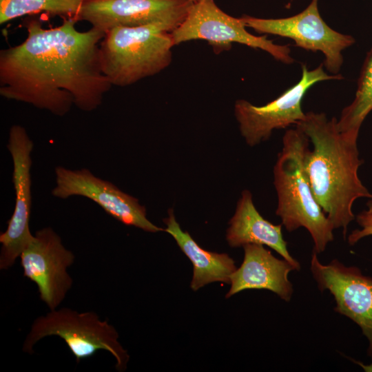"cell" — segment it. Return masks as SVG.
<instances>
[{
  "instance_id": "15",
  "label": "cell",
  "mask_w": 372,
  "mask_h": 372,
  "mask_svg": "<svg viewBox=\"0 0 372 372\" xmlns=\"http://www.w3.org/2000/svg\"><path fill=\"white\" fill-rule=\"evenodd\" d=\"M229 224L226 239L231 247H243L247 244L266 245L290 262L296 270L300 269L299 262L288 251L287 242L282 232V225H274L260 215L249 190L242 192Z\"/></svg>"
},
{
  "instance_id": "14",
  "label": "cell",
  "mask_w": 372,
  "mask_h": 372,
  "mask_svg": "<svg viewBox=\"0 0 372 372\" xmlns=\"http://www.w3.org/2000/svg\"><path fill=\"white\" fill-rule=\"evenodd\" d=\"M243 248V262L231 274L225 298L245 289H267L289 302L293 289L288 275L296 270L294 267L284 258H276L262 245L247 244Z\"/></svg>"
},
{
  "instance_id": "4",
  "label": "cell",
  "mask_w": 372,
  "mask_h": 372,
  "mask_svg": "<svg viewBox=\"0 0 372 372\" xmlns=\"http://www.w3.org/2000/svg\"><path fill=\"white\" fill-rule=\"evenodd\" d=\"M174 30L165 23H154L107 30L100 43V55L102 70L112 85H130L168 67Z\"/></svg>"
},
{
  "instance_id": "7",
  "label": "cell",
  "mask_w": 372,
  "mask_h": 372,
  "mask_svg": "<svg viewBox=\"0 0 372 372\" xmlns=\"http://www.w3.org/2000/svg\"><path fill=\"white\" fill-rule=\"evenodd\" d=\"M343 78L340 74H327L323 63L312 70L302 64L300 81L268 103L256 106L243 99L237 100L234 114L246 143L254 146L269 139L273 130L296 125L306 116L302 101L307 90L318 82Z\"/></svg>"
},
{
  "instance_id": "8",
  "label": "cell",
  "mask_w": 372,
  "mask_h": 372,
  "mask_svg": "<svg viewBox=\"0 0 372 372\" xmlns=\"http://www.w3.org/2000/svg\"><path fill=\"white\" fill-rule=\"evenodd\" d=\"M247 28L260 34H274L292 39L296 46L324 55L323 65L337 74L343 63L342 52L355 40L348 34L330 28L322 18L318 0H311L300 13L279 19H262L244 14L241 17Z\"/></svg>"
},
{
  "instance_id": "16",
  "label": "cell",
  "mask_w": 372,
  "mask_h": 372,
  "mask_svg": "<svg viewBox=\"0 0 372 372\" xmlns=\"http://www.w3.org/2000/svg\"><path fill=\"white\" fill-rule=\"evenodd\" d=\"M168 214V217L163 219L167 226L164 231L174 238L193 265L191 289L197 291L214 282L230 284V277L237 269L235 261L227 254H218L203 249L187 231L181 229L173 209H169Z\"/></svg>"
},
{
  "instance_id": "2",
  "label": "cell",
  "mask_w": 372,
  "mask_h": 372,
  "mask_svg": "<svg viewBox=\"0 0 372 372\" xmlns=\"http://www.w3.org/2000/svg\"><path fill=\"white\" fill-rule=\"evenodd\" d=\"M337 118L329 119L324 113L309 112L296 127L309 139L304 154V167L314 197L332 223L342 228L345 238L349 223L355 218L354 202L372 198L362 183L358 169L364 161L360 158L358 141L342 134Z\"/></svg>"
},
{
  "instance_id": "19",
  "label": "cell",
  "mask_w": 372,
  "mask_h": 372,
  "mask_svg": "<svg viewBox=\"0 0 372 372\" xmlns=\"http://www.w3.org/2000/svg\"><path fill=\"white\" fill-rule=\"evenodd\" d=\"M366 205V209L355 218L360 229H354L349 234L347 242L350 245H354L361 239L372 236V198H369Z\"/></svg>"
},
{
  "instance_id": "21",
  "label": "cell",
  "mask_w": 372,
  "mask_h": 372,
  "mask_svg": "<svg viewBox=\"0 0 372 372\" xmlns=\"http://www.w3.org/2000/svg\"><path fill=\"white\" fill-rule=\"evenodd\" d=\"M189 1H192V2H194V1H196L197 0H189Z\"/></svg>"
},
{
  "instance_id": "6",
  "label": "cell",
  "mask_w": 372,
  "mask_h": 372,
  "mask_svg": "<svg viewBox=\"0 0 372 372\" xmlns=\"http://www.w3.org/2000/svg\"><path fill=\"white\" fill-rule=\"evenodd\" d=\"M246 28L242 17L227 14L214 0H197L180 25L172 32V37L174 45L193 40H205L217 48L238 43L264 50L284 63L294 61L288 45L276 44L266 36H255Z\"/></svg>"
},
{
  "instance_id": "5",
  "label": "cell",
  "mask_w": 372,
  "mask_h": 372,
  "mask_svg": "<svg viewBox=\"0 0 372 372\" xmlns=\"http://www.w3.org/2000/svg\"><path fill=\"white\" fill-rule=\"evenodd\" d=\"M48 336L63 339L76 363L104 350L115 358L118 371L127 368L130 356L118 340L117 331L108 320H101L93 311L78 312L63 307L38 317L23 342V351L33 353L34 344Z\"/></svg>"
},
{
  "instance_id": "3",
  "label": "cell",
  "mask_w": 372,
  "mask_h": 372,
  "mask_svg": "<svg viewBox=\"0 0 372 372\" xmlns=\"http://www.w3.org/2000/svg\"><path fill=\"white\" fill-rule=\"evenodd\" d=\"M308 137L298 128L287 130L282 148L273 167V184L278 196L276 214L291 232L304 227L313 242V252H323L333 241L334 229L317 203L304 167V154Z\"/></svg>"
},
{
  "instance_id": "13",
  "label": "cell",
  "mask_w": 372,
  "mask_h": 372,
  "mask_svg": "<svg viewBox=\"0 0 372 372\" xmlns=\"http://www.w3.org/2000/svg\"><path fill=\"white\" fill-rule=\"evenodd\" d=\"M192 3L189 0H83L78 19L105 32L114 27L154 23L175 30Z\"/></svg>"
},
{
  "instance_id": "17",
  "label": "cell",
  "mask_w": 372,
  "mask_h": 372,
  "mask_svg": "<svg viewBox=\"0 0 372 372\" xmlns=\"http://www.w3.org/2000/svg\"><path fill=\"white\" fill-rule=\"evenodd\" d=\"M372 111V48L367 52L358 80L353 101L342 111L337 120L339 131L346 136L357 140L360 129Z\"/></svg>"
},
{
  "instance_id": "18",
  "label": "cell",
  "mask_w": 372,
  "mask_h": 372,
  "mask_svg": "<svg viewBox=\"0 0 372 372\" xmlns=\"http://www.w3.org/2000/svg\"><path fill=\"white\" fill-rule=\"evenodd\" d=\"M83 2V0H0V23L40 12L79 21Z\"/></svg>"
},
{
  "instance_id": "20",
  "label": "cell",
  "mask_w": 372,
  "mask_h": 372,
  "mask_svg": "<svg viewBox=\"0 0 372 372\" xmlns=\"http://www.w3.org/2000/svg\"><path fill=\"white\" fill-rule=\"evenodd\" d=\"M353 361L355 364L359 365L361 368L363 369V370L366 372H372V363L369 364H363L359 361L355 360L353 359L351 360Z\"/></svg>"
},
{
  "instance_id": "1",
  "label": "cell",
  "mask_w": 372,
  "mask_h": 372,
  "mask_svg": "<svg viewBox=\"0 0 372 372\" xmlns=\"http://www.w3.org/2000/svg\"><path fill=\"white\" fill-rule=\"evenodd\" d=\"M76 21L68 18L52 28L28 21L27 38L0 52V94L60 116L73 105L96 110L112 86L101 62L105 32L93 27L79 31Z\"/></svg>"
},
{
  "instance_id": "11",
  "label": "cell",
  "mask_w": 372,
  "mask_h": 372,
  "mask_svg": "<svg viewBox=\"0 0 372 372\" xmlns=\"http://www.w3.org/2000/svg\"><path fill=\"white\" fill-rule=\"evenodd\" d=\"M310 269L320 291L328 290L333 296L334 310L360 327L368 340L367 355L372 361V277L337 259L323 265L315 252L311 255Z\"/></svg>"
},
{
  "instance_id": "12",
  "label": "cell",
  "mask_w": 372,
  "mask_h": 372,
  "mask_svg": "<svg viewBox=\"0 0 372 372\" xmlns=\"http://www.w3.org/2000/svg\"><path fill=\"white\" fill-rule=\"evenodd\" d=\"M55 175L56 185L52 190L54 197L61 199L72 196L86 197L125 225L152 233L164 231L147 219L145 207L137 198L123 192L113 183L94 176L89 169H70L59 166L55 169Z\"/></svg>"
},
{
  "instance_id": "10",
  "label": "cell",
  "mask_w": 372,
  "mask_h": 372,
  "mask_svg": "<svg viewBox=\"0 0 372 372\" xmlns=\"http://www.w3.org/2000/svg\"><path fill=\"white\" fill-rule=\"evenodd\" d=\"M19 258L23 276L37 285L40 299L50 310L57 309L72 286L67 269L74 254L48 227L35 233Z\"/></svg>"
},
{
  "instance_id": "9",
  "label": "cell",
  "mask_w": 372,
  "mask_h": 372,
  "mask_svg": "<svg viewBox=\"0 0 372 372\" xmlns=\"http://www.w3.org/2000/svg\"><path fill=\"white\" fill-rule=\"evenodd\" d=\"M34 144L25 129L14 125L9 131L7 148L13 161L12 182L15 206L6 230L0 234V269L10 268L32 239L29 222L32 207L31 154Z\"/></svg>"
}]
</instances>
